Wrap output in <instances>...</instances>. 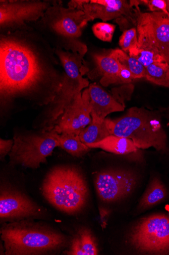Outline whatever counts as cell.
Masks as SVG:
<instances>
[{
	"label": "cell",
	"mask_w": 169,
	"mask_h": 255,
	"mask_svg": "<svg viewBox=\"0 0 169 255\" xmlns=\"http://www.w3.org/2000/svg\"><path fill=\"white\" fill-rule=\"evenodd\" d=\"M6 255H38L56 252L67 244L65 236L31 219L5 224L1 229Z\"/></svg>",
	"instance_id": "obj_2"
},
{
	"label": "cell",
	"mask_w": 169,
	"mask_h": 255,
	"mask_svg": "<svg viewBox=\"0 0 169 255\" xmlns=\"http://www.w3.org/2000/svg\"><path fill=\"white\" fill-rule=\"evenodd\" d=\"M128 55L137 59L146 68L156 62H166L160 55L149 50L138 49L137 47L131 49Z\"/></svg>",
	"instance_id": "obj_24"
},
{
	"label": "cell",
	"mask_w": 169,
	"mask_h": 255,
	"mask_svg": "<svg viewBox=\"0 0 169 255\" xmlns=\"http://www.w3.org/2000/svg\"><path fill=\"white\" fill-rule=\"evenodd\" d=\"M88 89L92 118L101 120L111 113L124 111L125 107L98 84H90Z\"/></svg>",
	"instance_id": "obj_15"
},
{
	"label": "cell",
	"mask_w": 169,
	"mask_h": 255,
	"mask_svg": "<svg viewBox=\"0 0 169 255\" xmlns=\"http://www.w3.org/2000/svg\"><path fill=\"white\" fill-rule=\"evenodd\" d=\"M111 135L131 139L138 149L168 153V137L159 112L132 107L121 118L106 119Z\"/></svg>",
	"instance_id": "obj_3"
},
{
	"label": "cell",
	"mask_w": 169,
	"mask_h": 255,
	"mask_svg": "<svg viewBox=\"0 0 169 255\" xmlns=\"http://www.w3.org/2000/svg\"><path fill=\"white\" fill-rule=\"evenodd\" d=\"M57 136L59 147L72 156L81 157L91 149L81 141L79 135L57 133Z\"/></svg>",
	"instance_id": "obj_21"
},
{
	"label": "cell",
	"mask_w": 169,
	"mask_h": 255,
	"mask_svg": "<svg viewBox=\"0 0 169 255\" xmlns=\"http://www.w3.org/2000/svg\"><path fill=\"white\" fill-rule=\"evenodd\" d=\"M139 1L126 0H86L83 11L86 22L100 18L103 22L115 19L122 30L130 24L135 26L140 9Z\"/></svg>",
	"instance_id": "obj_11"
},
{
	"label": "cell",
	"mask_w": 169,
	"mask_h": 255,
	"mask_svg": "<svg viewBox=\"0 0 169 255\" xmlns=\"http://www.w3.org/2000/svg\"><path fill=\"white\" fill-rule=\"evenodd\" d=\"M111 53L120 65L131 72L134 80L146 77V67H144L137 59L130 56L128 54L122 50H113Z\"/></svg>",
	"instance_id": "obj_22"
},
{
	"label": "cell",
	"mask_w": 169,
	"mask_h": 255,
	"mask_svg": "<svg viewBox=\"0 0 169 255\" xmlns=\"http://www.w3.org/2000/svg\"><path fill=\"white\" fill-rule=\"evenodd\" d=\"M139 2L140 4H143L147 6L151 12L161 11L169 17L165 0H141Z\"/></svg>",
	"instance_id": "obj_27"
},
{
	"label": "cell",
	"mask_w": 169,
	"mask_h": 255,
	"mask_svg": "<svg viewBox=\"0 0 169 255\" xmlns=\"http://www.w3.org/2000/svg\"><path fill=\"white\" fill-rule=\"evenodd\" d=\"M92 119L91 124L79 135L81 141L86 145L98 143L111 135L106 119Z\"/></svg>",
	"instance_id": "obj_20"
},
{
	"label": "cell",
	"mask_w": 169,
	"mask_h": 255,
	"mask_svg": "<svg viewBox=\"0 0 169 255\" xmlns=\"http://www.w3.org/2000/svg\"><path fill=\"white\" fill-rule=\"evenodd\" d=\"M29 30L2 33L0 39V97L3 108L16 99L52 103L63 75H58L55 49L40 34Z\"/></svg>",
	"instance_id": "obj_1"
},
{
	"label": "cell",
	"mask_w": 169,
	"mask_h": 255,
	"mask_svg": "<svg viewBox=\"0 0 169 255\" xmlns=\"http://www.w3.org/2000/svg\"><path fill=\"white\" fill-rule=\"evenodd\" d=\"M57 133L52 129L40 133L16 134L14 145L9 153L12 165H19L31 169H37L46 163L55 148L59 147Z\"/></svg>",
	"instance_id": "obj_8"
},
{
	"label": "cell",
	"mask_w": 169,
	"mask_h": 255,
	"mask_svg": "<svg viewBox=\"0 0 169 255\" xmlns=\"http://www.w3.org/2000/svg\"><path fill=\"white\" fill-rule=\"evenodd\" d=\"M138 49L152 51L169 63V17L159 12L137 13Z\"/></svg>",
	"instance_id": "obj_9"
},
{
	"label": "cell",
	"mask_w": 169,
	"mask_h": 255,
	"mask_svg": "<svg viewBox=\"0 0 169 255\" xmlns=\"http://www.w3.org/2000/svg\"><path fill=\"white\" fill-rule=\"evenodd\" d=\"M87 146L90 148H100L120 155L133 153L138 149L131 139L114 135H111L98 143Z\"/></svg>",
	"instance_id": "obj_18"
},
{
	"label": "cell",
	"mask_w": 169,
	"mask_h": 255,
	"mask_svg": "<svg viewBox=\"0 0 169 255\" xmlns=\"http://www.w3.org/2000/svg\"><path fill=\"white\" fill-rule=\"evenodd\" d=\"M146 78L158 85L169 88V63L156 62L146 68Z\"/></svg>",
	"instance_id": "obj_23"
},
{
	"label": "cell",
	"mask_w": 169,
	"mask_h": 255,
	"mask_svg": "<svg viewBox=\"0 0 169 255\" xmlns=\"http://www.w3.org/2000/svg\"><path fill=\"white\" fill-rule=\"evenodd\" d=\"M168 196L167 189L161 179L154 177L142 196L138 207L139 211H145L164 201Z\"/></svg>",
	"instance_id": "obj_19"
},
{
	"label": "cell",
	"mask_w": 169,
	"mask_h": 255,
	"mask_svg": "<svg viewBox=\"0 0 169 255\" xmlns=\"http://www.w3.org/2000/svg\"><path fill=\"white\" fill-rule=\"evenodd\" d=\"M134 80L131 72L123 66L119 73L118 84L129 83Z\"/></svg>",
	"instance_id": "obj_29"
},
{
	"label": "cell",
	"mask_w": 169,
	"mask_h": 255,
	"mask_svg": "<svg viewBox=\"0 0 169 255\" xmlns=\"http://www.w3.org/2000/svg\"><path fill=\"white\" fill-rule=\"evenodd\" d=\"M94 35L98 39L106 42L112 41L115 26L106 22L96 23L92 27Z\"/></svg>",
	"instance_id": "obj_25"
},
{
	"label": "cell",
	"mask_w": 169,
	"mask_h": 255,
	"mask_svg": "<svg viewBox=\"0 0 169 255\" xmlns=\"http://www.w3.org/2000/svg\"><path fill=\"white\" fill-rule=\"evenodd\" d=\"M96 69L102 76L101 84L104 86L118 84V75L122 66L111 52L108 54H96L93 55Z\"/></svg>",
	"instance_id": "obj_17"
},
{
	"label": "cell",
	"mask_w": 169,
	"mask_h": 255,
	"mask_svg": "<svg viewBox=\"0 0 169 255\" xmlns=\"http://www.w3.org/2000/svg\"><path fill=\"white\" fill-rule=\"evenodd\" d=\"M42 208L10 185L3 184L0 191V219L1 222L40 218Z\"/></svg>",
	"instance_id": "obj_13"
},
{
	"label": "cell",
	"mask_w": 169,
	"mask_h": 255,
	"mask_svg": "<svg viewBox=\"0 0 169 255\" xmlns=\"http://www.w3.org/2000/svg\"><path fill=\"white\" fill-rule=\"evenodd\" d=\"M42 191L51 204L71 215L83 209L89 193L83 174L76 168L69 166L56 167L48 172L43 181Z\"/></svg>",
	"instance_id": "obj_5"
},
{
	"label": "cell",
	"mask_w": 169,
	"mask_h": 255,
	"mask_svg": "<svg viewBox=\"0 0 169 255\" xmlns=\"http://www.w3.org/2000/svg\"><path fill=\"white\" fill-rule=\"evenodd\" d=\"M127 241L139 254L169 255V215L156 214L139 219L130 229Z\"/></svg>",
	"instance_id": "obj_7"
},
{
	"label": "cell",
	"mask_w": 169,
	"mask_h": 255,
	"mask_svg": "<svg viewBox=\"0 0 169 255\" xmlns=\"http://www.w3.org/2000/svg\"><path fill=\"white\" fill-rule=\"evenodd\" d=\"M164 111L166 113L165 116L166 118L169 121V107L167 109H165ZM168 124L169 125V122Z\"/></svg>",
	"instance_id": "obj_30"
},
{
	"label": "cell",
	"mask_w": 169,
	"mask_h": 255,
	"mask_svg": "<svg viewBox=\"0 0 169 255\" xmlns=\"http://www.w3.org/2000/svg\"><path fill=\"white\" fill-rule=\"evenodd\" d=\"M86 25L83 11L66 8L61 1H54L38 21L37 26L41 35L43 34L55 45V49L84 56L87 51V46L79 38Z\"/></svg>",
	"instance_id": "obj_4"
},
{
	"label": "cell",
	"mask_w": 169,
	"mask_h": 255,
	"mask_svg": "<svg viewBox=\"0 0 169 255\" xmlns=\"http://www.w3.org/2000/svg\"><path fill=\"white\" fill-rule=\"evenodd\" d=\"M137 183L136 175L125 170H107L96 175L95 187L100 198L107 203L123 199L131 194Z\"/></svg>",
	"instance_id": "obj_12"
},
{
	"label": "cell",
	"mask_w": 169,
	"mask_h": 255,
	"mask_svg": "<svg viewBox=\"0 0 169 255\" xmlns=\"http://www.w3.org/2000/svg\"><path fill=\"white\" fill-rule=\"evenodd\" d=\"M14 145V140H0V156L1 159L4 160L6 156L11 152Z\"/></svg>",
	"instance_id": "obj_28"
},
{
	"label": "cell",
	"mask_w": 169,
	"mask_h": 255,
	"mask_svg": "<svg viewBox=\"0 0 169 255\" xmlns=\"http://www.w3.org/2000/svg\"><path fill=\"white\" fill-rule=\"evenodd\" d=\"M137 30L134 27L124 30L119 39L120 47L127 53L131 49L137 47Z\"/></svg>",
	"instance_id": "obj_26"
},
{
	"label": "cell",
	"mask_w": 169,
	"mask_h": 255,
	"mask_svg": "<svg viewBox=\"0 0 169 255\" xmlns=\"http://www.w3.org/2000/svg\"><path fill=\"white\" fill-rule=\"evenodd\" d=\"M53 2L40 0H1L0 1V28L3 33L32 29L27 25L37 22Z\"/></svg>",
	"instance_id": "obj_10"
},
{
	"label": "cell",
	"mask_w": 169,
	"mask_h": 255,
	"mask_svg": "<svg viewBox=\"0 0 169 255\" xmlns=\"http://www.w3.org/2000/svg\"><path fill=\"white\" fill-rule=\"evenodd\" d=\"M167 5V10L169 14V0H166Z\"/></svg>",
	"instance_id": "obj_31"
},
{
	"label": "cell",
	"mask_w": 169,
	"mask_h": 255,
	"mask_svg": "<svg viewBox=\"0 0 169 255\" xmlns=\"http://www.w3.org/2000/svg\"><path fill=\"white\" fill-rule=\"evenodd\" d=\"M92 122L88 89L77 95L53 129L58 134L79 135Z\"/></svg>",
	"instance_id": "obj_14"
},
{
	"label": "cell",
	"mask_w": 169,
	"mask_h": 255,
	"mask_svg": "<svg viewBox=\"0 0 169 255\" xmlns=\"http://www.w3.org/2000/svg\"><path fill=\"white\" fill-rule=\"evenodd\" d=\"M98 244L90 229L86 227L80 228L71 239L68 250L65 252L68 255H97Z\"/></svg>",
	"instance_id": "obj_16"
},
{
	"label": "cell",
	"mask_w": 169,
	"mask_h": 255,
	"mask_svg": "<svg viewBox=\"0 0 169 255\" xmlns=\"http://www.w3.org/2000/svg\"><path fill=\"white\" fill-rule=\"evenodd\" d=\"M55 53L63 68V77L60 90L52 103L51 108L44 123L43 132L51 131L72 101L89 86L88 81L82 75L84 56L62 50L55 49Z\"/></svg>",
	"instance_id": "obj_6"
}]
</instances>
